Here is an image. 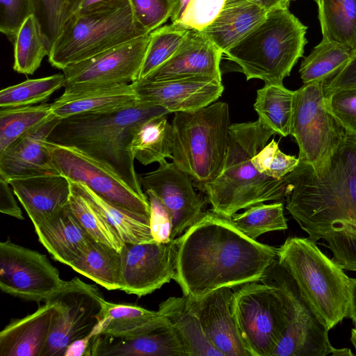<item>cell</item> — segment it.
Returning a JSON list of instances; mask_svg holds the SVG:
<instances>
[{
  "label": "cell",
  "instance_id": "6da1fadb",
  "mask_svg": "<svg viewBox=\"0 0 356 356\" xmlns=\"http://www.w3.org/2000/svg\"><path fill=\"white\" fill-rule=\"evenodd\" d=\"M284 179L286 209L307 238L325 241L332 260L356 271V138L346 136L320 173L300 162Z\"/></svg>",
  "mask_w": 356,
  "mask_h": 356
},
{
  "label": "cell",
  "instance_id": "7a4b0ae2",
  "mask_svg": "<svg viewBox=\"0 0 356 356\" xmlns=\"http://www.w3.org/2000/svg\"><path fill=\"white\" fill-rule=\"evenodd\" d=\"M174 280L183 296L199 298L223 287L262 282L277 260V248L251 239L229 218L206 212L176 238Z\"/></svg>",
  "mask_w": 356,
  "mask_h": 356
},
{
  "label": "cell",
  "instance_id": "3957f363",
  "mask_svg": "<svg viewBox=\"0 0 356 356\" xmlns=\"http://www.w3.org/2000/svg\"><path fill=\"white\" fill-rule=\"evenodd\" d=\"M169 113L161 106L138 101L115 111L74 115L60 119L48 140L74 147L101 162L136 193L147 196L135 170L131 139L141 124Z\"/></svg>",
  "mask_w": 356,
  "mask_h": 356
},
{
  "label": "cell",
  "instance_id": "277c9868",
  "mask_svg": "<svg viewBox=\"0 0 356 356\" xmlns=\"http://www.w3.org/2000/svg\"><path fill=\"white\" fill-rule=\"evenodd\" d=\"M274 134L259 120L232 124L222 168L204 191L213 213L230 218L241 209L285 197L284 179L260 173L252 162Z\"/></svg>",
  "mask_w": 356,
  "mask_h": 356
},
{
  "label": "cell",
  "instance_id": "5b68a950",
  "mask_svg": "<svg viewBox=\"0 0 356 356\" xmlns=\"http://www.w3.org/2000/svg\"><path fill=\"white\" fill-rule=\"evenodd\" d=\"M307 29L289 7L275 8L223 54L239 67L247 80L283 85L284 79L303 55Z\"/></svg>",
  "mask_w": 356,
  "mask_h": 356
},
{
  "label": "cell",
  "instance_id": "8992f818",
  "mask_svg": "<svg viewBox=\"0 0 356 356\" xmlns=\"http://www.w3.org/2000/svg\"><path fill=\"white\" fill-rule=\"evenodd\" d=\"M277 263L330 330L348 316L350 277L308 238L293 236L277 248Z\"/></svg>",
  "mask_w": 356,
  "mask_h": 356
},
{
  "label": "cell",
  "instance_id": "52a82bcc",
  "mask_svg": "<svg viewBox=\"0 0 356 356\" xmlns=\"http://www.w3.org/2000/svg\"><path fill=\"white\" fill-rule=\"evenodd\" d=\"M231 125L229 106L222 102L194 111L177 112L173 118L172 162L201 192L222 168Z\"/></svg>",
  "mask_w": 356,
  "mask_h": 356
},
{
  "label": "cell",
  "instance_id": "ba28073f",
  "mask_svg": "<svg viewBox=\"0 0 356 356\" xmlns=\"http://www.w3.org/2000/svg\"><path fill=\"white\" fill-rule=\"evenodd\" d=\"M147 33L136 24L129 3L112 9L75 14L55 41L48 60L64 68Z\"/></svg>",
  "mask_w": 356,
  "mask_h": 356
},
{
  "label": "cell",
  "instance_id": "9c48e42d",
  "mask_svg": "<svg viewBox=\"0 0 356 356\" xmlns=\"http://www.w3.org/2000/svg\"><path fill=\"white\" fill-rule=\"evenodd\" d=\"M232 311L241 339L251 356H273L287 325L277 286L252 282L234 291Z\"/></svg>",
  "mask_w": 356,
  "mask_h": 356
},
{
  "label": "cell",
  "instance_id": "30bf717a",
  "mask_svg": "<svg viewBox=\"0 0 356 356\" xmlns=\"http://www.w3.org/2000/svg\"><path fill=\"white\" fill-rule=\"evenodd\" d=\"M323 83L295 90L290 135L299 148L300 162L320 173L346 136L325 106Z\"/></svg>",
  "mask_w": 356,
  "mask_h": 356
},
{
  "label": "cell",
  "instance_id": "8fae6325",
  "mask_svg": "<svg viewBox=\"0 0 356 356\" xmlns=\"http://www.w3.org/2000/svg\"><path fill=\"white\" fill-rule=\"evenodd\" d=\"M278 289L285 309L287 325L273 356H325L334 347L329 329L318 319L291 275L278 263L267 277Z\"/></svg>",
  "mask_w": 356,
  "mask_h": 356
},
{
  "label": "cell",
  "instance_id": "7c38bea8",
  "mask_svg": "<svg viewBox=\"0 0 356 356\" xmlns=\"http://www.w3.org/2000/svg\"><path fill=\"white\" fill-rule=\"evenodd\" d=\"M49 300L58 307L42 356H63L73 341L89 334L100 321L102 293L95 284L75 277Z\"/></svg>",
  "mask_w": 356,
  "mask_h": 356
},
{
  "label": "cell",
  "instance_id": "4fadbf2b",
  "mask_svg": "<svg viewBox=\"0 0 356 356\" xmlns=\"http://www.w3.org/2000/svg\"><path fill=\"white\" fill-rule=\"evenodd\" d=\"M66 283L45 254L8 239L0 243V289L27 301L45 302Z\"/></svg>",
  "mask_w": 356,
  "mask_h": 356
},
{
  "label": "cell",
  "instance_id": "5bb4252c",
  "mask_svg": "<svg viewBox=\"0 0 356 356\" xmlns=\"http://www.w3.org/2000/svg\"><path fill=\"white\" fill-rule=\"evenodd\" d=\"M54 164L70 181L84 184L97 195L122 209L150 218L147 196L131 189L114 171L81 151L47 140Z\"/></svg>",
  "mask_w": 356,
  "mask_h": 356
},
{
  "label": "cell",
  "instance_id": "9a60e30c",
  "mask_svg": "<svg viewBox=\"0 0 356 356\" xmlns=\"http://www.w3.org/2000/svg\"><path fill=\"white\" fill-rule=\"evenodd\" d=\"M149 34L71 65L63 71L65 89L129 84L138 79Z\"/></svg>",
  "mask_w": 356,
  "mask_h": 356
},
{
  "label": "cell",
  "instance_id": "2e32d148",
  "mask_svg": "<svg viewBox=\"0 0 356 356\" xmlns=\"http://www.w3.org/2000/svg\"><path fill=\"white\" fill-rule=\"evenodd\" d=\"M121 289L138 297L150 294L174 279L177 258L176 238L124 243L122 250Z\"/></svg>",
  "mask_w": 356,
  "mask_h": 356
},
{
  "label": "cell",
  "instance_id": "e0dca14e",
  "mask_svg": "<svg viewBox=\"0 0 356 356\" xmlns=\"http://www.w3.org/2000/svg\"><path fill=\"white\" fill-rule=\"evenodd\" d=\"M145 191H152L172 219V239L181 236L204 213L205 201L196 193L190 176L166 160L159 168L139 177Z\"/></svg>",
  "mask_w": 356,
  "mask_h": 356
},
{
  "label": "cell",
  "instance_id": "ac0fdd59",
  "mask_svg": "<svg viewBox=\"0 0 356 356\" xmlns=\"http://www.w3.org/2000/svg\"><path fill=\"white\" fill-rule=\"evenodd\" d=\"M141 102L161 106L170 113L198 110L215 102L222 95V80L191 77L162 81L146 80L132 83Z\"/></svg>",
  "mask_w": 356,
  "mask_h": 356
},
{
  "label": "cell",
  "instance_id": "d6986e66",
  "mask_svg": "<svg viewBox=\"0 0 356 356\" xmlns=\"http://www.w3.org/2000/svg\"><path fill=\"white\" fill-rule=\"evenodd\" d=\"M60 120L51 114L1 152L0 178L8 183L16 179L60 175L47 143Z\"/></svg>",
  "mask_w": 356,
  "mask_h": 356
},
{
  "label": "cell",
  "instance_id": "ffe728a7",
  "mask_svg": "<svg viewBox=\"0 0 356 356\" xmlns=\"http://www.w3.org/2000/svg\"><path fill=\"white\" fill-rule=\"evenodd\" d=\"M232 289H218L199 298L186 297L209 341L223 356H251L241 339L233 314Z\"/></svg>",
  "mask_w": 356,
  "mask_h": 356
},
{
  "label": "cell",
  "instance_id": "44dd1931",
  "mask_svg": "<svg viewBox=\"0 0 356 356\" xmlns=\"http://www.w3.org/2000/svg\"><path fill=\"white\" fill-rule=\"evenodd\" d=\"M222 56L220 50L203 33L189 31L176 53L143 80L162 81L191 77L222 80Z\"/></svg>",
  "mask_w": 356,
  "mask_h": 356
},
{
  "label": "cell",
  "instance_id": "7402d4cb",
  "mask_svg": "<svg viewBox=\"0 0 356 356\" xmlns=\"http://www.w3.org/2000/svg\"><path fill=\"white\" fill-rule=\"evenodd\" d=\"M86 356H188V353L170 325L128 338L97 334Z\"/></svg>",
  "mask_w": 356,
  "mask_h": 356
},
{
  "label": "cell",
  "instance_id": "603a6c76",
  "mask_svg": "<svg viewBox=\"0 0 356 356\" xmlns=\"http://www.w3.org/2000/svg\"><path fill=\"white\" fill-rule=\"evenodd\" d=\"M33 226L54 215L69 203L70 180L63 175H45L8 182Z\"/></svg>",
  "mask_w": 356,
  "mask_h": 356
},
{
  "label": "cell",
  "instance_id": "cb8c5ba5",
  "mask_svg": "<svg viewBox=\"0 0 356 356\" xmlns=\"http://www.w3.org/2000/svg\"><path fill=\"white\" fill-rule=\"evenodd\" d=\"M58 313L48 299L33 313L12 319L0 332V356H42Z\"/></svg>",
  "mask_w": 356,
  "mask_h": 356
},
{
  "label": "cell",
  "instance_id": "d4e9b609",
  "mask_svg": "<svg viewBox=\"0 0 356 356\" xmlns=\"http://www.w3.org/2000/svg\"><path fill=\"white\" fill-rule=\"evenodd\" d=\"M138 102L133 83L65 89L52 104L51 113L62 119L74 115L111 111Z\"/></svg>",
  "mask_w": 356,
  "mask_h": 356
},
{
  "label": "cell",
  "instance_id": "484cf974",
  "mask_svg": "<svg viewBox=\"0 0 356 356\" xmlns=\"http://www.w3.org/2000/svg\"><path fill=\"white\" fill-rule=\"evenodd\" d=\"M34 228L38 241L52 258L69 266L94 240L73 213L69 203Z\"/></svg>",
  "mask_w": 356,
  "mask_h": 356
},
{
  "label": "cell",
  "instance_id": "4316f807",
  "mask_svg": "<svg viewBox=\"0 0 356 356\" xmlns=\"http://www.w3.org/2000/svg\"><path fill=\"white\" fill-rule=\"evenodd\" d=\"M268 11L254 0H226L217 18L201 33L223 54L259 24Z\"/></svg>",
  "mask_w": 356,
  "mask_h": 356
},
{
  "label": "cell",
  "instance_id": "83f0119b",
  "mask_svg": "<svg viewBox=\"0 0 356 356\" xmlns=\"http://www.w3.org/2000/svg\"><path fill=\"white\" fill-rule=\"evenodd\" d=\"M168 319L158 311H152L132 304H116L104 301L99 334L128 338L170 325Z\"/></svg>",
  "mask_w": 356,
  "mask_h": 356
},
{
  "label": "cell",
  "instance_id": "f1b7e54d",
  "mask_svg": "<svg viewBox=\"0 0 356 356\" xmlns=\"http://www.w3.org/2000/svg\"><path fill=\"white\" fill-rule=\"evenodd\" d=\"M158 312L168 319L185 347L188 356H223L206 335L187 297H169L160 303Z\"/></svg>",
  "mask_w": 356,
  "mask_h": 356
},
{
  "label": "cell",
  "instance_id": "f546056e",
  "mask_svg": "<svg viewBox=\"0 0 356 356\" xmlns=\"http://www.w3.org/2000/svg\"><path fill=\"white\" fill-rule=\"evenodd\" d=\"M70 267L108 291L121 289V252L106 244L93 240Z\"/></svg>",
  "mask_w": 356,
  "mask_h": 356
},
{
  "label": "cell",
  "instance_id": "4dcf8cb0",
  "mask_svg": "<svg viewBox=\"0 0 356 356\" xmlns=\"http://www.w3.org/2000/svg\"><path fill=\"white\" fill-rule=\"evenodd\" d=\"M74 182L79 191L118 232L124 243L136 244L154 241L150 230L149 218L111 204L97 195L84 184Z\"/></svg>",
  "mask_w": 356,
  "mask_h": 356
},
{
  "label": "cell",
  "instance_id": "1f68e13d",
  "mask_svg": "<svg viewBox=\"0 0 356 356\" xmlns=\"http://www.w3.org/2000/svg\"><path fill=\"white\" fill-rule=\"evenodd\" d=\"M323 40L356 52V0H317Z\"/></svg>",
  "mask_w": 356,
  "mask_h": 356
},
{
  "label": "cell",
  "instance_id": "d6a6232c",
  "mask_svg": "<svg viewBox=\"0 0 356 356\" xmlns=\"http://www.w3.org/2000/svg\"><path fill=\"white\" fill-rule=\"evenodd\" d=\"M295 91L283 85L265 84L257 92L254 108L259 120L283 137L290 135Z\"/></svg>",
  "mask_w": 356,
  "mask_h": 356
},
{
  "label": "cell",
  "instance_id": "836d02e7",
  "mask_svg": "<svg viewBox=\"0 0 356 356\" xmlns=\"http://www.w3.org/2000/svg\"><path fill=\"white\" fill-rule=\"evenodd\" d=\"M165 116L151 119L135 131L130 145L135 159L144 165L172 158V124Z\"/></svg>",
  "mask_w": 356,
  "mask_h": 356
},
{
  "label": "cell",
  "instance_id": "e575fe53",
  "mask_svg": "<svg viewBox=\"0 0 356 356\" xmlns=\"http://www.w3.org/2000/svg\"><path fill=\"white\" fill-rule=\"evenodd\" d=\"M354 54L347 46L322 39L301 63L299 73L303 84L331 79Z\"/></svg>",
  "mask_w": 356,
  "mask_h": 356
},
{
  "label": "cell",
  "instance_id": "d590c367",
  "mask_svg": "<svg viewBox=\"0 0 356 356\" xmlns=\"http://www.w3.org/2000/svg\"><path fill=\"white\" fill-rule=\"evenodd\" d=\"M13 44V70L26 75L34 74L50 51L33 15L21 26Z\"/></svg>",
  "mask_w": 356,
  "mask_h": 356
},
{
  "label": "cell",
  "instance_id": "8d00e7d4",
  "mask_svg": "<svg viewBox=\"0 0 356 356\" xmlns=\"http://www.w3.org/2000/svg\"><path fill=\"white\" fill-rule=\"evenodd\" d=\"M51 114V104L1 108L0 153Z\"/></svg>",
  "mask_w": 356,
  "mask_h": 356
},
{
  "label": "cell",
  "instance_id": "74e56055",
  "mask_svg": "<svg viewBox=\"0 0 356 356\" xmlns=\"http://www.w3.org/2000/svg\"><path fill=\"white\" fill-rule=\"evenodd\" d=\"M70 182L69 206L73 213L94 240L121 252L124 243L118 232L79 191L75 183Z\"/></svg>",
  "mask_w": 356,
  "mask_h": 356
},
{
  "label": "cell",
  "instance_id": "f35d334b",
  "mask_svg": "<svg viewBox=\"0 0 356 356\" xmlns=\"http://www.w3.org/2000/svg\"><path fill=\"white\" fill-rule=\"evenodd\" d=\"M229 219L239 231L255 241L265 233L288 228L282 202L261 203L234 214Z\"/></svg>",
  "mask_w": 356,
  "mask_h": 356
},
{
  "label": "cell",
  "instance_id": "ab89813d",
  "mask_svg": "<svg viewBox=\"0 0 356 356\" xmlns=\"http://www.w3.org/2000/svg\"><path fill=\"white\" fill-rule=\"evenodd\" d=\"M189 31L177 24L172 23L151 32L137 81L145 79L170 59L176 53Z\"/></svg>",
  "mask_w": 356,
  "mask_h": 356
},
{
  "label": "cell",
  "instance_id": "60d3db41",
  "mask_svg": "<svg viewBox=\"0 0 356 356\" xmlns=\"http://www.w3.org/2000/svg\"><path fill=\"white\" fill-rule=\"evenodd\" d=\"M64 84L63 74L27 79L0 91V108L32 106L42 102L54 92L64 87Z\"/></svg>",
  "mask_w": 356,
  "mask_h": 356
},
{
  "label": "cell",
  "instance_id": "b9f144b4",
  "mask_svg": "<svg viewBox=\"0 0 356 356\" xmlns=\"http://www.w3.org/2000/svg\"><path fill=\"white\" fill-rule=\"evenodd\" d=\"M36 18L49 50L83 0H31Z\"/></svg>",
  "mask_w": 356,
  "mask_h": 356
},
{
  "label": "cell",
  "instance_id": "7bdbcfd3",
  "mask_svg": "<svg viewBox=\"0 0 356 356\" xmlns=\"http://www.w3.org/2000/svg\"><path fill=\"white\" fill-rule=\"evenodd\" d=\"M138 26L147 33L159 28L173 9V0H128Z\"/></svg>",
  "mask_w": 356,
  "mask_h": 356
},
{
  "label": "cell",
  "instance_id": "ee69618b",
  "mask_svg": "<svg viewBox=\"0 0 356 356\" xmlns=\"http://www.w3.org/2000/svg\"><path fill=\"white\" fill-rule=\"evenodd\" d=\"M325 106L346 136L356 138V88L325 96Z\"/></svg>",
  "mask_w": 356,
  "mask_h": 356
},
{
  "label": "cell",
  "instance_id": "f6af8a7d",
  "mask_svg": "<svg viewBox=\"0 0 356 356\" xmlns=\"http://www.w3.org/2000/svg\"><path fill=\"white\" fill-rule=\"evenodd\" d=\"M226 0H191L177 24L201 32L208 27L222 11Z\"/></svg>",
  "mask_w": 356,
  "mask_h": 356
},
{
  "label": "cell",
  "instance_id": "bcb514c9",
  "mask_svg": "<svg viewBox=\"0 0 356 356\" xmlns=\"http://www.w3.org/2000/svg\"><path fill=\"white\" fill-rule=\"evenodd\" d=\"M31 15V0H0L1 32L14 43L21 26Z\"/></svg>",
  "mask_w": 356,
  "mask_h": 356
},
{
  "label": "cell",
  "instance_id": "7dc6e473",
  "mask_svg": "<svg viewBox=\"0 0 356 356\" xmlns=\"http://www.w3.org/2000/svg\"><path fill=\"white\" fill-rule=\"evenodd\" d=\"M150 204L149 225L152 236L156 242L172 241V219L168 209L151 191H145Z\"/></svg>",
  "mask_w": 356,
  "mask_h": 356
},
{
  "label": "cell",
  "instance_id": "c3c4849f",
  "mask_svg": "<svg viewBox=\"0 0 356 356\" xmlns=\"http://www.w3.org/2000/svg\"><path fill=\"white\" fill-rule=\"evenodd\" d=\"M356 88V52L333 77L323 83L325 96L341 90Z\"/></svg>",
  "mask_w": 356,
  "mask_h": 356
},
{
  "label": "cell",
  "instance_id": "681fc988",
  "mask_svg": "<svg viewBox=\"0 0 356 356\" xmlns=\"http://www.w3.org/2000/svg\"><path fill=\"white\" fill-rule=\"evenodd\" d=\"M299 163L298 157L287 155L278 148L270 159L264 175L275 179H282L293 171Z\"/></svg>",
  "mask_w": 356,
  "mask_h": 356
},
{
  "label": "cell",
  "instance_id": "f907efd6",
  "mask_svg": "<svg viewBox=\"0 0 356 356\" xmlns=\"http://www.w3.org/2000/svg\"><path fill=\"white\" fill-rule=\"evenodd\" d=\"M10 184L0 178V211L19 220H24L22 210L17 205L10 188Z\"/></svg>",
  "mask_w": 356,
  "mask_h": 356
},
{
  "label": "cell",
  "instance_id": "816d5d0a",
  "mask_svg": "<svg viewBox=\"0 0 356 356\" xmlns=\"http://www.w3.org/2000/svg\"><path fill=\"white\" fill-rule=\"evenodd\" d=\"M128 3V0H83L76 14L81 15L115 8Z\"/></svg>",
  "mask_w": 356,
  "mask_h": 356
},
{
  "label": "cell",
  "instance_id": "f5cc1de1",
  "mask_svg": "<svg viewBox=\"0 0 356 356\" xmlns=\"http://www.w3.org/2000/svg\"><path fill=\"white\" fill-rule=\"evenodd\" d=\"M94 335H96V333L93 329L89 334L71 343L66 348L63 356H86Z\"/></svg>",
  "mask_w": 356,
  "mask_h": 356
},
{
  "label": "cell",
  "instance_id": "db71d44e",
  "mask_svg": "<svg viewBox=\"0 0 356 356\" xmlns=\"http://www.w3.org/2000/svg\"><path fill=\"white\" fill-rule=\"evenodd\" d=\"M356 327V278H350L348 316Z\"/></svg>",
  "mask_w": 356,
  "mask_h": 356
},
{
  "label": "cell",
  "instance_id": "11a10c76",
  "mask_svg": "<svg viewBox=\"0 0 356 356\" xmlns=\"http://www.w3.org/2000/svg\"><path fill=\"white\" fill-rule=\"evenodd\" d=\"M191 0H173V9L170 17L172 24H177Z\"/></svg>",
  "mask_w": 356,
  "mask_h": 356
},
{
  "label": "cell",
  "instance_id": "9f6ffc18",
  "mask_svg": "<svg viewBox=\"0 0 356 356\" xmlns=\"http://www.w3.org/2000/svg\"><path fill=\"white\" fill-rule=\"evenodd\" d=\"M266 10H270L277 7H289L291 0H254Z\"/></svg>",
  "mask_w": 356,
  "mask_h": 356
},
{
  "label": "cell",
  "instance_id": "6f0895ef",
  "mask_svg": "<svg viewBox=\"0 0 356 356\" xmlns=\"http://www.w3.org/2000/svg\"><path fill=\"white\" fill-rule=\"evenodd\" d=\"M331 355L332 356H353V355H355V354H353L352 353L350 349L346 348H340V349H337V348H334V350H332Z\"/></svg>",
  "mask_w": 356,
  "mask_h": 356
},
{
  "label": "cell",
  "instance_id": "680465c9",
  "mask_svg": "<svg viewBox=\"0 0 356 356\" xmlns=\"http://www.w3.org/2000/svg\"><path fill=\"white\" fill-rule=\"evenodd\" d=\"M350 341L355 349L356 351V327L353 328L351 330V337Z\"/></svg>",
  "mask_w": 356,
  "mask_h": 356
},
{
  "label": "cell",
  "instance_id": "91938a15",
  "mask_svg": "<svg viewBox=\"0 0 356 356\" xmlns=\"http://www.w3.org/2000/svg\"><path fill=\"white\" fill-rule=\"evenodd\" d=\"M315 2H317V0H314Z\"/></svg>",
  "mask_w": 356,
  "mask_h": 356
}]
</instances>
